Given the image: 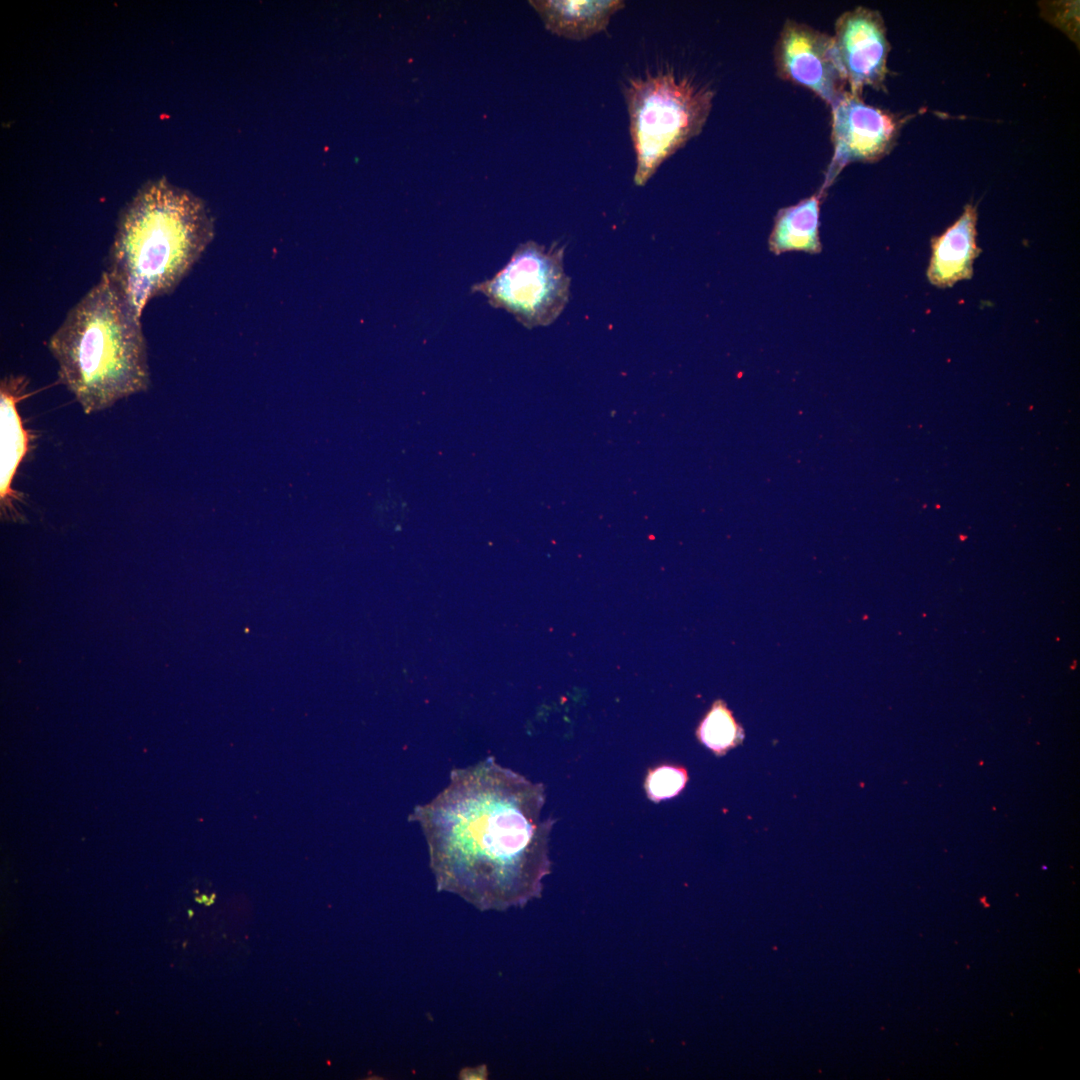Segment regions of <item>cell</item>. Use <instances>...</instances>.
I'll list each match as a JSON object with an SVG mask.
<instances>
[{
	"instance_id": "277c9868",
	"label": "cell",
	"mask_w": 1080,
	"mask_h": 1080,
	"mask_svg": "<svg viewBox=\"0 0 1080 1080\" xmlns=\"http://www.w3.org/2000/svg\"><path fill=\"white\" fill-rule=\"evenodd\" d=\"M624 94L637 161L634 182L643 186L668 157L702 131L715 92L667 68L630 79Z\"/></svg>"
},
{
	"instance_id": "8992f818",
	"label": "cell",
	"mask_w": 1080,
	"mask_h": 1080,
	"mask_svg": "<svg viewBox=\"0 0 1080 1080\" xmlns=\"http://www.w3.org/2000/svg\"><path fill=\"white\" fill-rule=\"evenodd\" d=\"M833 155L819 193L824 196L840 172L853 162H875L894 146L901 120L845 91L831 106Z\"/></svg>"
},
{
	"instance_id": "8fae6325",
	"label": "cell",
	"mask_w": 1080,
	"mask_h": 1080,
	"mask_svg": "<svg viewBox=\"0 0 1080 1080\" xmlns=\"http://www.w3.org/2000/svg\"><path fill=\"white\" fill-rule=\"evenodd\" d=\"M529 3L549 31L572 40L587 39L605 30L612 15L625 7L620 0H537Z\"/></svg>"
},
{
	"instance_id": "52a82bcc",
	"label": "cell",
	"mask_w": 1080,
	"mask_h": 1080,
	"mask_svg": "<svg viewBox=\"0 0 1080 1080\" xmlns=\"http://www.w3.org/2000/svg\"><path fill=\"white\" fill-rule=\"evenodd\" d=\"M774 63L780 78L809 89L829 106L846 91L833 37L805 23L785 21Z\"/></svg>"
},
{
	"instance_id": "3957f363",
	"label": "cell",
	"mask_w": 1080,
	"mask_h": 1080,
	"mask_svg": "<svg viewBox=\"0 0 1080 1080\" xmlns=\"http://www.w3.org/2000/svg\"><path fill=\"white\" fill-rule=\"evenodd\" d=\"M140 319L103 271L48 339L58 380L86 415L148 390L150 368Z\"/></svg>"
},
{
	"instance_id": "5bb4252c",
	"label": "cell",
	"mask_w": 1080,
	"mask_h": 1080,
	"mask_svg": "<svg viewBox=\"0 0 1080 1080\" xmlns=\"http://www.w3.org/2000/svg\"><path fill=\"white\" fill-rule=\"evenodd\" d=\"M688 781L685 768L677 765H660L647 773L644 788L647 797L653 802L670 799L678 795Z\"/></svg>"
},
{
	"instance_id": "30bf717a",
	"label": "cell",
	"mask_w": 1080,
	"mask_h": 1080,
	"mask_svg": "<svg viewBox=\"0 0 1080 1080\" xmlns=\"http://www.w3.org/2000/svg\"><path fill=\"white\" fill-rule=\"evenodd\" d=\"M976 221L975 207L967 205L954 224L931 239L927 276L933 285L948 287L972 276L973 262L981 252L976 245Z\"/></svg>"
},
{
	"instance_id": "4fadbf2b",
	"label": "cell",
	"mask_w": 1080,
	"mask_h": 1080,
	"mask_svg": "<svg viewBox=\"0 0 1080 1080\" xmlns=\"http://www.w3.org/2000/svg\"><path fill=\"white\" fill-rule=\"evenodd\" d=\"M696 736L714 754L721 756L742 742L744 732L725 702L717 700L701 720Z\"/></svg>"
},
{
	"instance_id": "9c48e42d",
	"label": "cell",
	"mask_w": 1080,
	"mask_h": 1080,
	"mask_svg": "<svg viewBox=\"0 0 1080 1080\" xmlns=\"http://www.w3.org/2000/svg\"><path fill=\"white\" fill-rule=\"evenodd\" d=\"M29 380L24 375H7L0 382V506L2 515L16 512L20 496L13 489L15 475L30 448V433L24 428L18 403L27 396Z\"/></svg>"
},
{
	"instance_id": "6da1fadb",
	"label": "cell",
	"mask_w": 1080,
	"mask_h": 1080,
	"mask_svg": "<svg viewBox=\"0 0 1080 1080\" xmlns=\"http://www.w3.org/2000/svg\"><path fill=\"white\" fill-rule=\"evenodd\" d=\"M545 787L493 757L454 769L448 786L415 807L441 891L480 910H504L539 897L550 873L554 820L542 818Z\"/></svg>"
},
{
	"instance_id": "2e32d148",
	"label": "cell",
	"mask_w": 1080,
	"mask_h": 1080,
	"mask_svg": "<svg viewBox=\"0 0 1080 1080\" xmlns=\"http://www.w3.org/2000/svg\"><path fill=\"white\" fill-rule=\"evenodd\" d=\"M188 914H189V917H192V916H193V911H192V910H189V911H188Z\"/></svg>"
},
{
	"instance_id": "7a4b0ae2",
	"label": "cell",
	"mask_w": 1080,
	"mask_h": 1080,
	"mask_svg": "<svg viewBox=\"0 0 1080 1080\" xmlns=\"http://www.w3.org/2000/svg\"><path fill=\"white\" fill-rule=\"evenodd\" d=\"M215 235L198 196L165 178L145 183L119 215L104 271L141 317L175 290Z\"/></svg>"
},
{
	"instance_id": "ba28073f",
	"label": "cell",
	"mask_w": 1080,
	"mask_h": 1080,
	"mask_svg": "<svg viewBox=\"0 0 1080 1080\" xmlns=\"http://www.w3.org/2000/svg\"><path fill=\"white\" fill-rule=\"evenodd\" d=\"M832 37L850 93L860 96L865 87L883 85L890 46L877 11L856 7L844 12L836 20Z\"/></svg>"
},
{
	"instance_id": "7c38bea8",
	"label": "cell",
	"mask_w": 1080,
	"mask_h": 1080,
	"mask_svg": "<svg viewBox=\"0 0 1080 1080\" xmlns=\"http://www.w3.org/2000/svg\"><path fill=\"white\" fill-rule=\"evenodd\" d=\"M822 196L819 192L780 209L769 237V249L775 255L788 251L820 253L819 216Z\"/></svg>"
},
{
	"instance_id": "9a60e30c",
	"label": "cell",
	"mask_w": 1080,
	"mask_h": 1080,
	"mask_svg": "<svg viewBox=\"0 0 1080 1080\" xmlns=\"http://www.w3.org/2000/svg\"><path fill=\"white\" fill-rule=\"evenodd\" d=\"M482 1069H484V1068H479V1069L473 1068V1069H471V1071L468 1074H461V1075H464V1078H466V1077L467 1078H473V1076H480V1075L485 1076L486 1075L485 1073H482V1074L480 1073V1071Z\"/></svg>"
},
{
	"instance_id": "5b68a950",
	"label": "cell",
	"mask_w": 1080,
	"mask_h": 1080,
	"mask_svg": "<svg viewBox=\"0 0 1080 1080\" xmlns=\"http://www.w3.org/2000/svg\"><path fill=\"white\" fill-rule=\"evenodd\" d=\"M565 245L548 249L534 241L519 244L509 262L492 278L475 283L494 308L511 313L524 327L548 326L562 313L570 295L563 267Z\"/></svg>"
}]
</instances>
